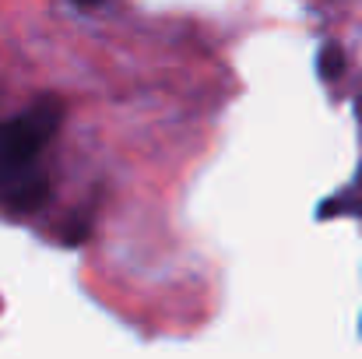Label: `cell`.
<instances>
[{
  "mask_svg": "<svg viewBox=\"0 0 362 359\" xmlns=\"http://www.w3.org/2000/svg\"><path fill=\"white\" fill-rule=\"evenodd\" d=\"M57 123L60 110L53 103H39L0 123V205L11 212H35L49 198V180L35 159L49 144Z\"/></svg>",
  "mask_w": 362,
  "mask_h": 359,
  "instance_id": "1",
  "label": "cell"
},
{
  "mask_svg": "<svg viewBox=\"0 0 362 359\" xmlns=\"http://www.w3.org/2000/svg\"><path fill=\"white\" fill-rule=\"evenodd\" d=\"M317 71H320L324 81H338V78H341V71H345V53H341L338 42H327V46L320 50V57H317Z\"/></svg>",
  "mask_w": 362,
  "mask_h": 359,
  "instance_id": "2",
  "label": "cell"
},
{
  "mask_svg": "<svg viewBox=\"0 0 362 359\" xmlns=\"http://www.w3.org/2000/svg\"><path fill=\"white\" fill-rule=\"evenodd\" d=\"M74 4H81V7H95V4H103V0H74Z\"/></svg>",
  "mask_w": 362,
  "mask_h": 359,
  "instance_id": "3",
  "label": "cell"
}]
</instances>
